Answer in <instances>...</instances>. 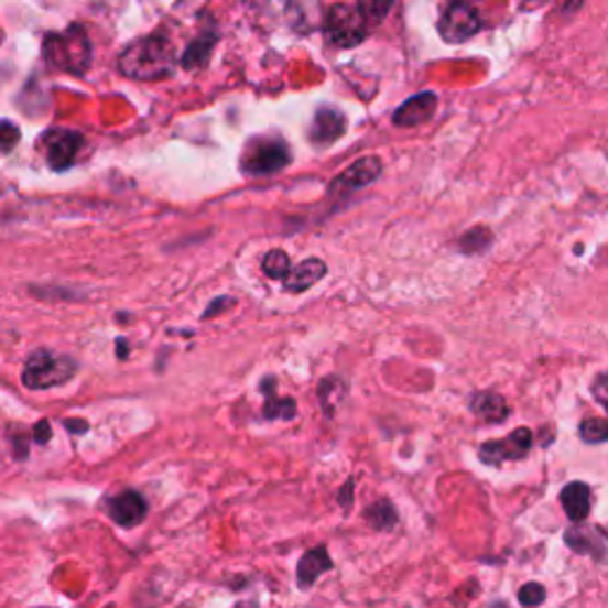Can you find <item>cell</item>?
<instances>
[{"label": "cell", "instance_id": "1", "mask_svg": "<svg viewBox=\"0 0 608 608\" xmlns=\"http://www.w3.org/2000/svg\"><path fill=\"white\" fill-rule=\"evenodd\" d=\"M119 67L131 79H162L174 67V48L170 39L148 36L129 45L119 59Z\"/></svg>", "mask_w": 608, "mask_h": 608}, {"label": "cell", "instance_id": "2", "mask_svg": "<svg viewBox=\"0 0 608 608\" xmlns=\"http://www.w3.org/2000/svg\"><path fill=\"white\" fill-rule=\"evenodd\" d=\"M76 373V363L69 357L51 355L48 349H36V352L26 359L24 367V386L29 390H48L65 386Z\"/></svg>", "mask_w": 608, "mask_h": 608}, {"label": "cell", "instance_id": "3", "mask_svg": "<svg viewBox=\"0 0 608 608\" xmlns=\"http://www.w3.org/2000/svg\"><path fill=\"white\" fill-rule=\"evenodd\" d=\"M45 57L48 63L67 69L74 74H82L90 65V45L82 26H72L67 34H53L45 41Z\"/></svg>", "mask_w": 608, "mask_h": 608}, {"label": "cell", "instance_id": "4", "mask_svg": "<svg viewBox=\"0 0 608 608\" xmlns=\"http://www.w3.org/2000/svg\"><path fill=\"white\" fill-rule=\"evenodd\" d=\"M326 36L338 48H355L369 32V22L363 20L359 8L352 6H333L324 20Z\"/></svg>", "mask_w": 608, "mask_h": 608}, {"label": "cell", "instance_id": "5", "mask_svg": "<svg viewBox=\"0 0 608 608\" xmlns=\"http://www.w3.org/2000/svg\"><path fill=\"white\" fill-rule=\"evenodd\" d=\"M287 164H291V148L279 139L252 141L242 155V170L252 176L276 174Z\"/></svg>", "mask_w": 608, "mask_h": 608}, {"label": "cell", "instance_id": "6", "mask_svg": "<svg viewBox=\"0 0 608 608\" xmlns=\"http://www.w3.org/2000/svg\"><path fill=\"white\" fill-rule=\"evenodd\" d=\"M480 12L474 0H452L439 22V34L447 43H462L480 32Z\"/></svg>", "mask_w": 608, "mask_h": 608}, {"label": "cell", "instance_id": "7", "mask_svg": "<svg viewBox=\"0 0 608 608\" xmlns=\"http://www.w3.org/2000/svg\"><path fill=\"white\" fill-rule=\"evenodd\" d=\"M532 431L530 428H515L509 437L504 439H488L480 447V462L488 466H499L504 462H519L525 459L532 449Z\"/></svg>", "mask_w": 608, "mask_h": 608}, {"label": "cell", "instance_id": "8", "mask_svg": "<svg viewBox=\"0 0 608 608\" xmlns=\"http://www.w3.org/2000/svg\"><path fill=\"white\" fill-rule=\"evenodd\" d=\"M84 139L74 131H48L45 135V158H48V164L55 172H63L67 166L74 164L76 155H79Z\"/></svg>", "mask_w": 608, "mask_h": 608}, {"label": "cell", "instance_id": "9", "mask_svg": "<svg viewBox=\"0 0 608 608\" xmlns=\"http://www.w3.org/2000/svg\"><path fill=\"white\" fill-rule=\"evenodd\" d=\"M380 176V160L378 158H363L359 162H355L352 166H347V170L333 181L330 184V193H352L359 191L363 186H371L373 181Z\"/></svg>", "mask_w": 608, "mask_h": 608}, {"label": "cell", "instance_id": "10", "mask_svg": "<svg viewBox=\"0 0 608 608\" xmlns=\"http://www.w3.org/2000/svg\"><path fill=\"white\" fill-rule=\"evenodd\" d=\"M110 515L117 525L133 528L148 515V501L141 492L127 490L110 501Z\"/></svg>", "mask_w": 608, "mask_h": 608}, {"label": "cell", "instance_id": "11", "mask_svg": "<svg viewBox=\"0 0 608 608\" xmlns=\"http://www.w3.org/2000/svg\"><path fill=\"white\" fill-rule=\"evenodd\" d=\"M561 507H564L566 515L573 523H585L591 511V490L589 485L583 480L568 482L564 490H561Z\"/></svg>", "mask_w": 608, "mask_h": 608}, {"label": "cell", "instance_id": "12", "mask_svg": "<svg viewBox=\"0 0 608 608\" xmlns=\"http://www.w3.org/2000/svg\"><path fill=\"white\" fill-rule=\"evenodd\" d=\"M435 108H437L435 94H428V90H425V94L409 98L402 105V108L394 112V124H398V127H416V124H421V121L431 119Z\"/></svg>", "mask_w": 608, "mask_h": 608}, {"label": "cell", "instance_id": "13", "mask_svg": "<svg viewBox=\"0 0 608 608\" xmlns=\"http://www.w3.org/2000/svg\"><path fill=\"white\" fill-rule=\"evenodd\" d=\"M333 568V561L326 546H314L312 552L304 554L297 564V583L300 587H312L318 577Z\"/></svg>", "mask_w": 608, "mask_h": 608}, {"label": "cell", "instance_id": "14", "mask_svg": "<svg viewBox=\"0 0 608 608\" xmlns=\"http://www.w3.org/2000/svg\"><path fill=\"white\" fill-rule=\"evenodd\" d=\"M470 412L488 423H501L509 416V404L499 392L485 390V392H476L474 398H470Z\"/></svg>", "mask_w": 608, "mask_h": 608}, {"label": "cell", "instance_id": "15", "mask_svg": "<svg viewBox=\"0 0 608 608\" xmlns=\"http://www.w3.org/2000/svg\"><path fill=\"white\" fill-rule=\"evenodd\" d=\"M345 131V117L338 110H318L312 124V141L316 145H330L336 143Z\"/></svg>", "mask_w": 608, "mask_h": 608}, {"label": "cell", "instance_id": "16", "mask_svg": "<svg viewBox=\"0 0 608 608\" xmlns=\"http://www.w3.org/2000/svg\"><path fill=\"white\" fill-rule=\"evenodd\" d=\"M326 276V264L322 260H304L302 264H297L291 276L285 279V291L287 293H304L310 291L312 285H316L318 281H322Z\"/></svg>", "mask_w": 608, "mask_h": 608}, {"label": "cell", "instance_id": "17", "mask_svg": "<svg viewBox=\"0 0 608 608\" xmlns=\"http://www.w3.org/2000/svg\"><path fill=\"white\" fill-rule=\"evenodd\" d=\"M566 544L577 554H589L595 558H604V544L599 542L597 532H589L583 523H575V528L566 530Z\"/></svg>", "mask_w": 608, "mask_h": 608}, {"label": "cell", "instance_id": "18", "mask_svg": "<svg viewBox=\"0 0 608 608\" xmlns=\"http://www.w3.org/2000/svg\"><path fill=\"white\" fill-rule=\"evenodd\" d=\"M363 519H367L376 530H392L398 523V511L392 509L390 501H376L371 509L363 511Z\"/></svg>", "mask_w": 608, "mask_h": 608}, {"label": "cell", "instance_id": "19", "mask_svg": "<svg viewBox=\"0 0 608 608\" xmlns=\"http://www.w3.org/2000/svg\"><path fill=\"white\" fill-rule=\"evenodd\" d=\"M264 273L269 279L273 281H281V279H287L291 276V257H287L283 250H271L267 257H264Z\"/></svg>", "mask_w": 608, "mask_h": 608}, {"label": "cell", "instance_id": "20", "mask_svg": "<svg viewBox=\"0 0 608 608\" xmlns=\"http://www.w3.org/2000/svg\"><path fill=\"white\" fill-rule=\"evenodd\" d=\"M492 242V234L488 231V228H474V231H468L462 240H459V250L466 252V254H478V252H485L490 248Z\"/></svg>", "mask_w": 608, "mask_h": 608}, {"label": "cell", "instance_id": "21", "mask_svg": "<svg viewBox=\"0 0 608 608\" xmlns=\"http://www.w3.org/2000/svg\"><path fill=\"white\" fill-rule=\"evenodd\" d=\"M264 392L271 394V400L264 404V416L267 419H285V421L295 419V414H297L295 400H291V398H273V390H267V388H264Z\"/></svg>", "mask_w": 608, "mask_h": 608}, {"label": "cell", "instance_id": "22", "mask_svg": "<svg viewBox=\"0 0 608 608\" xmlns=\"http://www.w3.org/2000/svg\"><path fill=\"white\" fill-rule=\"evenodd\" d=\"M580 439L587 445L608 443V421L604 419H585L580 423Z\"/></svg>", "mask_w": 608, "mask_h": 608}, {"label": "cell", "instance_id": "23", "mask_svg": "<svg viewBox=\"0 0 608 608\" xmlns=\"http://www.w3.org/2000/svg\"><path fill=\"white\" fill-rule=\"evenodd\" d=\"M394 0H359V10L363 14V20L369 22V26H376L388 18V12L392 10Z\"/></svg>", "mask_w": 608, "mask_h": 608}, {"label": "cell", "instance_id": "24", "mask_svg": "<svg viewBox=\"0 0 608 608\" xmlns=\"http://www.w3.org/2000/svg\"><path fill=\"white\" fill-rule=\"evenodd\" d=\"M544 597H546V591H544V587H542L540 583H528V585H523L521 591H519V601H521V606H525V608H535V606H540V604L544 601Z\"/></svg>", "mask_w": 608, "mask_h": 608}, {"label": "cell", "instance_id": "25", "mask_svg": "<svg viewBox=\"0 0 608 608\" xmlns=\"http://www.w3.org/2000/svg\"><path fill=\"white\" fill-rule=\"evenodd\" d=\"M209 48H211V43L207 39H200L195 43V48H188L186 57H184V67L191 69V67H197V65H203L207 55H209Z\"/></svg>", "mask_w": 608, "mask_h": 608}, {"label": "cell", "instance_id": "26", "mask_svg": "<svg viewBox=\"0 0 608 608\" xmlns=\"http://www.w3.org/2000/svg\"><path fill=\"white\" fill-rule=\"evenodd\" d=\"M591 398L608 412V376H599L595 383H591Z\"/></svg>", "mask_w": 608, "mask_h": 608}, {"label": "cell", "instance_id": "27", "mask_svg": "<svg viewBox=\"0 0 608 608\" xmlns=\"http://www.w3.org/2000/svg\"><path fill=\"white\" fill-rule=\"evenodd\" d=\"M3 150L6 152H10L12 150V145H14V141H18L20 139V133H18V129H14L12 124H10V121H3Z\"/></svg>", "mask_w": 608, "mask_h": 608}, {"label": "cell", "instance_id": "28", "mask_svg": "<svg viewBox=\"0 0 608 608\" xmlns=\"http://www.w3.org/2000/svg\"><path fill=\"white\" fill-rule=\"evenodd\" d=\"M34 439L39 445H45L51 439V423L48 421H41L34 425Z\"/></svg>", "mask_w": 608, "mask_h": 608}, {"label": "cell", "instance_id": "29", "mask_svg": "<svg viewBox=\"0 0 608 608\" xmlns=\"http://www.w3.org/2000/svg\"><path fill=\"white\" fill-rule=\"evenodd\" d=\"M231 304H234V300L231 297H219V300H215V302H211L209 304V307L205 310V318H209V316H217L221 310H226V307H231Z\"/></svg>", "mask_w": 608, "mask_h": 608}, {"label": "cell", "instance_id": "30", "mask_svg": "<svg viewBox=\"0 0 608 608\" xmlns=\"http://www.w3.org/2000/svg\"><path fill=\"white\" fill-rule=\"evenodd\" d=\"M65 425H67V428H69L72 433H86V431H88V423H86V421H72V419H67Z\"/></svg>", "mask_w": 608, "mask_h": 608}, {"label": "cell", "instance_id": "31", "mask_svg": "<svg viewBox=\"0 0 608 608\" xmlns=\"http://www.w3.org/2000/svg\"><path fill=\"white\" fill-rule=\"evenodd\" d=\"M349 499H352V480H349V482L345 485V495L340 492V501H343L345 507H349Z\"/></svg>", "mask_w": 608, "mask_h": 608}]
</instances>
